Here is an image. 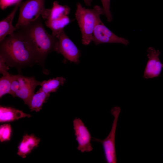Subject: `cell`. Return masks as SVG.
Returning <instances> with one entry per match:
<instances>
[{
  "label": "cell",
  "instance_id": "obj_1",
  "mask_svg": "<svg viewBox=\"0 0 163 163\" xmlns=\"http://www.w3.org/2000/svg\"><path fill=\"white\" fill-rule=\"evenodd\" d=\"M0 42V56L9 67L19 70L23 67L38 64L32 47L18 31L5 37Z\"/></svg>",
  "mask_w": 163,
  "mask_h": 163
},
{
  "label": "cell",
  "instance_id": "obj_2",
  "mask_svg": "<svg viewBox=\"0 0 163 163\" xmlns=\"http://www.w3.org/2000/svg\"><path fill=\"white\" fill-rule=\"evenodd\" d=\"M17 30L22 34L32 47L38 64L43 66L50 53L54 51L58 52V38L46 31L41 16L36 20L21 27Z\"/></svg>",
  "mask_w": 163,
  "mask_h": 163
},
{
  "label": "cell",
  "instance_id": "obj_3",
  "mask_svg": "<svg viewBox=\"0 0 163 163\" xmlns=\"http://www.w3.org/2000/svg\"><path fill=\"white\" fill-rule=\"evenodd\" d=\"M104 14L102 8L95 5L93 8H86L78 2L75 13L76 19L82 35V43L85 45L92 41L95 27L101 20L100 16Z\"/></svg>",
  "mask_w": 163,
  "mask_h": 163
},
{
  "label": "cell",
  "instance_id": "obj_4",
  "mask_svg": "<svg viewBox=\"0 0 163 163\" xmlns=\"http://www.w3.org/2000/svg\"><path fill=\"white\" fill-rule=\"evenodd\" d=\"M41 83L34 77L25 76L20 74L12 75L10 94L14 97L20 98L28 105L34 94L36 88L40 86Z\"/></svg>",
  "mask_w": 163,
  "mask_h": 163
},
{
  "label": "cell",
  "instance_id": "obj_5",
  "mask_svg": "<svg viewBox=\"0 0 163 163\" xmlns=\"http://www.w3.org/2000/svg\"><path fill=\"white\" fill-rule=\"evenodd\" d=\"M45 0H27L19 5V14L15 27H20L37 20L44 12L46 8Z\"/></svg>",
  "mask_w": 163,
  "mask_h": 163
},
{
  "label": "cell",
  "instance_id": "obj_6",
  "mask_svg": "<svg viewBox=\"0 0 163 163\" xmlns=\"http://www.w3.org/2000/svg\"><path fill=\"white\" fill-rule=\"evenodd\" d=\"M120 107H113L111 113L114 119L111 129L107 136L101 140L92 138L93 141L100 143L102 145L106 161L107 163H116L117 158L115 146V136L117 122L120 112Z\"/></svg>",
  "mask_w": 163,
  "mask_h": 163
},
{
  "label": "cell",
  "instance_id": "obj_7",
  "mask_svg": "<svg viewBox=\"0 0 163 163\" xmlns=\"http://www.w3.org/2000/svg\"><path fill=\"white\" fill-rule=\"evenodd\" d=\"M58 38L57 53H61L65 59L75 63L79 62L80 51L66 34L64 30L57 36Z\"/></svg>",
  "mask_w": 163,
  "mask_h": 163
},
{
  "label": "cell",
  "instance_id": "obj_8",
  "mask_svg": "<svg viewBox=\"0 0 163 163\" xmlns=\"http://www.w3.org/2000/svg\"><path fill=\"white\" fill-rule=\"evenodd\" d=\"M75 139L78 143L77 149L82 153L90 152L93 149L91 141L92 137L82 120L75 118L73 121Z\"/></svg>",
  "mask_w": 163,
  "mask_h": 163
},
{
  "label": "cell",
  "instance_id": "obj_9",
  "mask_svg": "<svg viewBox=\"0 0 163 163\" xmlns=\"http://www.w3.org/2000/svg\"><path fill=\"white\" fill-rule=\"evenodd\" d=\"M92 41L96 45L103 43H119L126 46L128 40L119 37L110 30L101 20L95 26L93 32Z\"/></svg>",
  "mask_w": 163,
  "mask_h": 163
},
{
  "label": "cell",
  "instance_id": "obj_10",
  "mask_svg": "<svg viewBox=\"0 0 163 163\" xmlns=\"http://www.w3.org/2000/svg\"><path fill=\"white\" fill-rule=\"evenodd\" d=\"M148 58L145 69L143 77L145 79L153 78L158 77L162 69V64L159 56L161 52L152 47L147 50Z\"/></svg>",
  "mask_w": 163,
  "mask_h": 163
},
{
  "label": "cell",
  "instance_id": "obj_11",
  "mask_svg": "<svg viewBox=\"0 0 163 163\" xmlns=\"http://www.w3.org/2000/svg\"><path fill=\"white\" fill-rule=\"evenodd\" d=\"M70 10L67 5H61L57 1H54L52 8H46L41 16L45 21L59 20L68 16Z\"/></svg>",
  "mask_w": 163,
  "mask_h": 163
},
{
  "label": "cell",
  "instance_id": "obj_12",
  "mask_svg": "<svg viewBox=\"0 0 163 163\" xmlns=\"http://www.w3.org/2000/svg\"><path fill=\"white\" fill-rule=\"evenodd\" d=\"M40 141V138L33 134H25L18 147L17 154L23 158H25L34 148L38 146Z\"/></svg>",
  "mask_w": 163,
  "mask_h": 163
},
{
  "label": "cell",
  "instance_id": "obj_13",
  "mask_svg": "<svg viewBox=\"0 0 163 163\" xmlns=\"http://www.w3.org/2000/svg\"><path fill=\"white\" fill-rule=\"evenodd\" d=\"M21 2L16 4L11 13L5 19L0 21V42L2 41L7 35L13 34L17 30L16 27L12 25V23L20 3Z\"/></svg>",
  "mask_w": 163,
  "mask_h": 163
},
{
  "label": "cell",
  "instance_id": "obj_14",
  "mask_svg": "<svg viewBox=\"0 0 163 163\" xmlns=\"http://www.w3.org/2000/svg\"><path fill=\"white\" fill-rule=\"evenodd\" d=\"M31 116L22 111L11 107L1 106L0 107V122H9L18 120L21 118L30 117Z\"/></svg>",
  "mask_w": 163,
  "mask_h": 163
},
{
  "label": "cell",
  "instance_id": "obj_15",
  "mask_svg": "<svg viewBox=\"0 0 163 163\" xmlns=\"http://www.w3.org/2000/svg\"><path fill=\"white\" fill-rule=\"evenodd\" d=\"M50 96V94L39 90L34 93L28 105L31 111H39L42 109L43 104L46 102Z\"/></svg>",
  "mask_w": 163,
  "mask_h": 163
},
{
  "label": "cell",
  "instance_id": "obj_16",
  "mask_svg": "<svg viewBox=\"0 0 163 163\" xmlns=\"http://www.w3.org/2000/svg\"><path fill=\"white\" fill-rule=\"evenodd\" d=\"M66 81V79L62 77L50 79L47 81L44 80L41 82V87L39 90L48 94L55 92L60 86L64 84Z\"/></svg>",
  "mask_w": 163,
  "mask_h": 163
},
{
  "label": "cell",
  "instance_id": "obj_17",
  "mask_svg": "<svg viewBox=\"0 0 163 163\" xmlns=\"http://www.w3.org/2000/svg\"><path fill=\"white\" fill-rule=\"evenodd\" d=\"M70 22L69 18L67 16L59 20L45 21V23L46 26L52 31V34L56 37Z\"/></svg>",
  "mask_w": 163,
  "mask_h": 163
},
{
  "label": "cell",
  "instance_id": "obj_18",
  "mask_svg": "<svg viewBox=\"0 0 163 163\" xmlns=\"http://www.w3.org/2000/svg\"><path fill=\"white\" fill-rule=\"evenodd\" d=\"M12 75L8 73L3 75L0 79V97L10 93Z\"/></svg>",
  "mask_w": 163,
  "mask_h": 163
},
{
  "label": "cell",
  "instance_id": "obj_19",
  "mask_svg": "<svg viewBox=\"0 0 163 163\" xmlns=\"http://www.w3.org/2000/svg\"><path fill=\"white\" fill-rule=\"evenodd\" d=\"M12 132L11 128L9 124H5L0 126V141L1 142L9 141Z\"/></svg>",
  "mask_w": 163,
  "mask_h": 163
},
{
  "label": "cell",
  "instance_id": "obj_20",
  "mask_svg": "<svg viewBox=\"0 0 163 163\" xmlns=\"http://www.w3.org/2000/svg\"><path fill=\"white\" fill-rule=\"evenodd\" d=\"M104 14L105 15L107 21L111 22L113 20V18L110 10V0H101Z\"/></svg>",
  "mask_w": 163,
  "mask_h": 163
},
{
  "label": "cell",
  "instance_id": "obj_21",
  "mask_svg": "<svg viewBox=\"0 0 163 163\" xmlns=\"http://www.w3.org/2000/svg\"><path fill=\"white\" fill-rule=\"evenodd\" d=\"M22 0H0V7L2 10H5L8 7L21 2Z\"/></svg>",
  "mask_w": 163,
  "mask_h": 163
},
{
  "label": "cell",
  "instance_id": "obj_22",
  "mask_svg": "<svg viewBox=\"0 0 163 163\" xmlns=\"http://www.w3.org/2000/svg\"><path fill=\"white\" fill-rule=\"evenodd\" d=\"M9 66L6 63L2 57L0 56V73L2 75L8 72Z\"/></svg>",
  "mask_w": 163,
  "mask_h": 163
},
{
  "label": "cell",
  "instance_id": "obj_23",
  "mask_svg": "<svg viewBox=\"0 0 163 163\" xmlns=\"http://www.w3.org/2000/svg\"><path fill=\"white\" fill-rule=\"evenodd\" d=\"M85 5L87 6H91L93 0H83Z\"/></svg>",
  "mask_w": 163,
  "mask_h": 163
},
{
  "label": "cell",
  "instance_id": "obj_24",
  "mask_svg": "<svg viewBox=\"0 0 163 163\" xmlns=\"http://www.w3.org/2000/svg\"><path fill=\"white\" fill-rule=\"evenodd\" d=\"M162 68L163 69V63L162 64Z\"/></svg>",
  "mask_w": 163,
  "mask_h": 163
}]
</instances>
